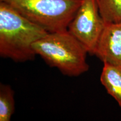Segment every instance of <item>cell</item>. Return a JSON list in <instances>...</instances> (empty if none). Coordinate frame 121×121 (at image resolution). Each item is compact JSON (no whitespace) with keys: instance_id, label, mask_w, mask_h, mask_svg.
<instances>
[{"instance_id":"cell-1","label":"cell","mask_w":121,"mask_h":121,"mask_svg":"<svg viewBox=\"0 0 121 121\" xmlns=\"http://www.w3.org/2000/svg\"><path fill=\"white\" fill-rule=\"evenodd\" d=\"M48 31L0 2V56L16 62L33 60V45Z\"/></svg>"},{"instance_id":"cell-2","label":"cell","mask_w":121,"mask_h":121,"mask_svg":"<svg viewBox=\"0 0 121 121\" xmlns=\"http://www.w3.org/2000/svg\"><path fill=\"white\" fill-rule=\"evenodd\" d=\"M33 48L47 64L57 68L63 75L78 76L89 70L88 52L67 29L48 32L36 42Z\"/></svg>"},{"instance_id":"cell-3","label":"cell","mask_w":121,"mask_h":121,"mask_svg":"<svg viewBox=\"0 0 121 121\" xmlns=\"http://www.w3.org/2000/svg\"><path fill=\"white\" fill-rule=\"evenodd\" d=\"M82 0H0L48 32L67 29Z\"/></svg>"},{"instance_id":"cell-4","label":"cell","mask_w":121,"mask_h":121,"mask_svg":"<svg viewBox=\"0 0 121 121\" xmlns=\"http://www.w3.org/2000/svg\"><path fill=\"white\" fill-rule=\"evenodd\" d=\"M105 23L96 0H82L67 30L81 43L88 53L94 55Z\"/></svg>"},{"instance_id":"cell-5","label":"cell","mask_w":121,"mask_h":121,"mask_svg":"<svg viewBox=\"0 0 121 121\" xmlns=\"http://www.w3.org/2000/svg\"><path fill=\"white\" fill-rule=\"evenodd\" d=\"M94 55L103 63L121 66V22H105Z\"/></svg>"},{"instance_id":"cell-6","label":"cell","mask_w":121,"mask_h":121,"mask_svg":"<svg viewBox=\"0 0 121 121\" xmlns=\"http://www.w3.org/2000/svg\"><path fill=\"white\" fill-rule=\"evenodd\" d=\"M100 81L121 107V66L104 63Z\"/></svg>"},{"instance_id":"cell-7","label":"cell","mask_w":121,"mask_h":121,"mask_svg":"<svg viewBox=\"0 0 121 121\" xmlns=\"http://www.w3.org/2000/svg\"><path fill=\"white\" fill-rule=\"evenodd\" d=\"M14 91L9 85H0V121H10L14 113Z\"/></svg>"},{"instance_id":"cell-8","label":"cell","mask_w":121,"mask_h":121,"mask_svg":"<svg viewBox=\"0 0 121 121\" xmlns=\"http://www.w3.org/2000/svg\"><path fill=\"white\" fill-rule=\"evenodd\" d=\"M105 22H121V0H96Z\"/></svg>"}]
</instances>
